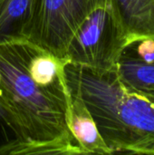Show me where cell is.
<instances>
[{"mask_svg": "<svg viewBox=\"0 0 154 155\" xmlns=\"http://www.w3.org/2000/svg\"><path fill=\"white\" fill-rule=\"evenodd\" d=\"M68 86L82 98L112 153L154 155V102L119 78L67 64Z\"/></svg>", "mask_w": 154, "mask_h": 155, "instance_id": "obj_2", "label": "cell"}, {"mask_svg": "<svg viewBox=\"0 0 154 155\" xmlns=\"http://www.w3.org/2000/svg\"><path fill=\"white\" fill-rule=\"evenodd\" d=\"M100 1L38 0L26 40L56 57L64 58L74 34Z\"/></svg>", "mask_w": 154, "mask_h": 155, "instance_id": "obj_4", "label": "cell"}, {"mask_svg": "<svg viewBox=\"0 0 154 155\" xmlns=\"http://www.w3.org/2000/svg\"><path fill=\"white\" fill-rule=\"evenodd\" d=\"M128 36L113 0H101L71 38L64 54L69 64L97 73L116 71Z\"/></svg>", "mask_w": 154, "mask_h": 155, "instance_id": "obj_3", "label": "cell"}, {"mask_svg": "<svg viewBox=\"0 0 154 155\" xmlns=\"http://www.w3.org/2000/svg\"><path fill=\"white\" fill-rule=\"evenodd\" d=\"M129 43L154 37V0H113Z\"/></svg>", "mask_w": 154, "mask_h": 155, "instance_id": "obj_8", "label": "cell"}, {"mask_svg": "<svg viewBox=\"0 0 154 155\" xmlns=\"http://www.w3.org/2000/svg\"><path fill=\"white\" fill-rule=\"evenodd\" d=\"M38 0H0V45L27 39Z\"/></svg>", "mask_w": 154, "mask_h": 155, "instance_id": "obj_7", "label": "cell"}, {"mask_svg": "<svg viewBox=\"0 0 154 155\" xmlns=\"http://www.w3.org/2000/svg\"><path fill=\"white\" fill-rule=\"evenodd\" d=\"M142 94H143V93H142ZM145 96H147L150 100H152V101H153L154 102V94H143Z\"/></svg>", "mask_w": 154, "mask_h": 155, "instance_id": "obj_10", "label": "cell"}, {"mask_svg": "<svg viewBox=\"0 0 154 155\" xmlns=\"http://www.w3.org/2000/svg\"><path fill=\"white\" fill-rule=\"evenodd\" d=\"M0 95H2V90H1V85H0Z\"/></svg>", "mask_w": 154, "mask_h": 155, "instance_id": "obj_11", "label": "cell"}, {"mask_svg": "<svg viewBox=\"0 0 154 155\" xmlns=\"http://www.w3.org/2000/svg\"><path fill=\"white\" fill-rule=\"evenodd\" d=\"M69 92L67 126L83 154H113L100 135L96 124L82 98L70 87Z\"/></svg>", "mask_w": 154, "mask_h": 155, "instance_id": "obj_6", "label": "cell"}, {"mask_svg": "<svg viewBox=\"0 0 154 155\" xmlns=\"http://www.w3.org/2000/svg\"><path fill=\"white\" fill-rule=\"evenodd\" d=\"M29 146L17 117L0 95V155H25Z\"/></svg>", "mask_w": 154, "mask_h": 155, "instance_id": "obj_9", "label": "cell"}, {"mask_svg": "<svg viewBox=\"0 0 154 155\" xmlns=\"http://www.w3.org/2000/svg\"><path fill=\"white\" fill-rule=\"evenodd\" d=\"M33 46L27 40L0 45L2 96L29 141L25 155L83 154L67 126V83L44 85L31 76L28 62Z\"/></svg>", "mask_w": 154, "mask_h": 155, "instance_id": "obj_1", "label": "cell"}, {"mask_svg": "<svg viewBox=\"0 0 154 155\" xmlns=\"http://www.w3.org/2000/svg\"><path fill=\"white\" fill-rule=\"evenodd\" d=\"M116 73L130 88L154 94V37L130 42L118 61Z\"/></svg>", "mask_w": 154, "mask_h": 155, "instance_id": "obj_5", "label": "cell"}]
</instances>
